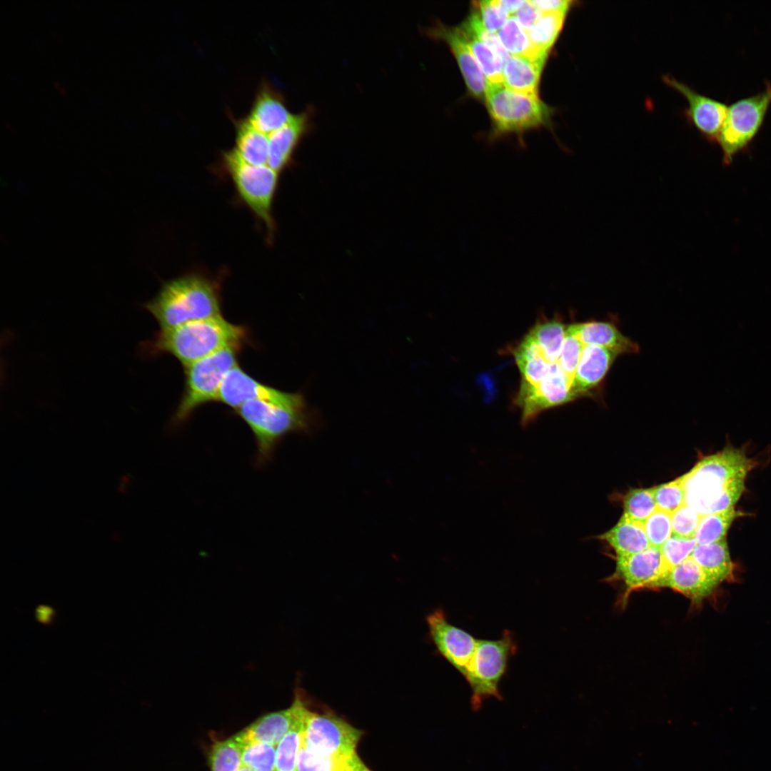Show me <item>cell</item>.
Wrapping results in <instances>:
<instances>
[{
	"mask_svg": "<svg viewBox=\"0 0 771 771\" xmlns=\"http://www.w3.org/2000/svg\"><path fill=\"white\" fill-rule=\"evenodd\" d=\"M755 465L743 448L732 445L703 458L682 475L686 504L701 515L735 507L744 492L746 477Z\"/></svg>",
	"mask_w": 771,
	"mask_h": 771,
	"instance_id": "1",
	"label": "cell"
},
{
	"mask_svg": "<svg viewBox=\"0 0 771 771\" xmlns=\"http://www.w3.org/2000/svg\"><path fill=\"white\" fill-rule=\"evenodd\" d=\"M249 331L220 315L161 329L140 344L139 352L147 358L170 354L185 367L225 348L244 347L250 343Z\"/></svg>",
	"mask_w": 771,
	"mask_h": 771,
	"instance_id": "2",
	"label": "cell"
},
{
	"mask_svg": "<svg viewBox=\"0 0 771 771\" xmlns=\"http://www.w3.org/2000/svg\"><path fill=\"white\" fill-rule=\"evenodd\" d=\"M221 285L204 275L192 273L164 281L156 296L143 307L161 330L221 315Z\"/></svg>",
	"mask_w": 771,
	"mask_h": 771,
	"instance_id": "3",
	"label": "cell"
},
{
	"mask_svg": "<svg viewBox=\"0 0 771 771\" xmlns=\"http://www.w3.org/2000/svg\"><path fill=\"white\" fill-rule=\"evenodd\" d=\"M234 411L253 435L256 446L255 463L259 467L271 460L277 445L286 435L308 432L314 418L305 397L286 404L249 400Z\"/></svg>",
	"mask_w": 771,
	"mask_h": 771,
	"instance_id": "4",
	"label": "cell"
},
{
	"mask_svg": "<svg viewBox=\"0 0 771 771\" xmlns=\"http://www.w3.org/2000/svg\"><path fill=\"white\" fill-rule=\"evenodd\" d=\"M243 347L229 346L184 368V386L172 416L177 426L188 420L201 406L218 401V392L226 373L238 364Z\"/></svg>",
	"mask_w": 771,
	"mask_h": 771,
	"instance_id": "5",
	"label": "cell"
},
{
	"mask_svg": "<svg viewBox=\"0 0 771 771\" xmlns=\"http://www.w3.org/2000/svg\"><path fill=\"white\" fill-rule=\"evenodd\" d=\"M221 161L239 198L263 224L271 238L276 228L272 207L280 173L268 164L256 166L247 163L234 148L223 151Z\"/></svg>",
	"mask_w": 771,
	"mask_h": 771,
	"instance_id": "6",
	"label": "cell"
},
{
	"mask_svg": "<svg viewBox=\"0 0 771 771\" xmlns=\"http://www.w3.org/2000/svg\"><path fill=\"white\" fill-rule=\"evenodd\" d=\"M517 650L514 635L508 630H505L497 640L478 639L472 662L464 677L471 690L470 707L473 711L479 710L490 698L503 700L500 684L510 659Z\"/></svg>",
	"mask_w": 771,
	"mask_h": 771,
	"instance_id": "7",
	"label": "cell"
},
{
	"mask_svg": "<svg viewBox=\"0 0 771 771\" xmlns=\"http://www.w3.org/2000/svg\"><path fill=\"white\" fill-rule=\"evenodd\" d=\"M771 106V84L757 94L740 99L728 106L717 139L722 163H732L738 153L747 150L760 132Z\"/></svg>",
	"mask_w": 771,
	"mask_h": 771,
	"instance_id": "8",
	"label": "cell"
},
{
	"mask_svg": "<svg viewBox=\"0 0 771 771\" xmlns=\"http://www.w3.org/2000/svg\"><path fill=\"white\" fill-rule=\"evenodd\" d=\"M485 100L496 130L500 133L521 131L545 124L551 114L538 95L518 93L503 84L488 81Z\"/></svg>",
	"mask_w": 771,
	"mask_h": 771,
	"instance_id": "9",
	"label": "cell"
},
{
	"mask_svg": "<svg viewBox=\"0 0 771 771\" xmlns=\"http://www.w3.org/2000/svg\"><path fill=\"white\" fill-rule=\"evenodd\" d=\"M362 734L331 711L318 712L308 707L303 744L317 756H346L356 752Z\"/></svg>",
	"mask_w": 771,
	"mask_h": 771,
	"instance_id": "10",
	"label": "cell"
},
{
	"mask_svg": "<svg viewBox=\"0 0 771 771\" xmlns=\"http://www.w3.org/2000/svg\"><path fill=\"white\" fill-rule=\"evenodd\" d=\"M425 621L429 638L436 651L465 677L472 662L478 639L465 630L451 624L441 608L429 613Z\"/></svg>",
	"mask_w": 771,
	"mask_h": 771,
	"instance_id": "11",
	"label": "cell"
},
{
	"mask_svg": "<svg viewBox=\"0 0 771 771\" xmlns=\"http://www.w3.org/2000/svg\"><path fill=\"white\" fill-rule=\"evenodd\" d=\"M304 397L301 392H286L260 382L238 364L225 376L218 392V401L236 410L249 400L286 404L296 402Z\"/></svg>",
	"mask_w": 771,
	"mask_h": 771,
	"instance_id": "12",
	"label": "cell"
},
{
	"mask_svg": "<svg viewBox=\"0 0 771 771\" xmlns=\"http://www.w3.org/2000/svg\"><path fill=\"white\" fill-rule=\"evenodd\" d=\"M662 80L686 99L687 106L684 114L690 125L707 141L717 143L728 106L697 92L671 76H664Z\"/></svg>",
	"mask_w": 771,
	"mask_h": 771,
	"instance_id": "13",
	"label": "cell"
},
{
	"mask_svg": "<svg viewBox=\"0 0 771 771\" xmlns=\"http://www.w3.org/2000/svg\"><path fill=\"white\" fill-rule=\"evenodd\" d=\"M305 697L303 690L297 687L288 708L262 716L234 737L243 745L253 741L278 745L304 714L307 707Z\"/></svg>",
	"mask_w": 771,
	"mask_h": 771,
	"instance_id": "14",
	"label": "cell"
},
{
	"mask_svg": "<svg viewBox=\"0 0 771 771\" xmlns=\"http://www.w3.org/2000/svg\"><path fill=\"white\" fill-rule=\"evenodd\" d=\"M314 109L308 106L301 111L292 114L288 121L268 135V165L278 171L288 166L301 143L313 128Z\"/></svg>",
	"mask_w": 771,
	"mask_h": 771,
	"instance_id": "15",
	"label": "cell"
},
{
	"mask_svg": "<svg viewBox=\"0 0 771 771\" xmlns=\"http://www.w3.org/2000/svg\"><path fill=\"white\" fill-rule=\"evenodd\" d=\"M720 583L689 557L657 581L655 588H670L690 599L696 606L712 595Z\"/></svg>",
	"mask_w": 771,
	"mask_h": 771,
	"instance_id": "16",
	"label": "cell"
},
{
	"mask_svg": "<svg viewBox=\"0 0 771 771\" xmlns=\"http://www.w3.org/2000/svg\"><path fill=\"white\" fill-rule=\"evenodd\" d=\"M427 34L447 43L457 60L470 92L476 98L485 99L488 81L471 53L460 28L451 29L438 24L428 29Z\"/></svg>",
	"mask_w": 771,
	"mask_h": 771,
	"instance_id": "17",
	"label": "cell"
},
{
	"mask_svg": "<svg viewBox=\"0 0 771 771\" xmlns=\"http://www.w3.org/2000/svg\"><path fill=\"white\" fill-rule=\"evenodd\" d=\"M616 573L628 589L655 588L665 574L660 549L650 546L636 554L617 555Z\"/></svg>",
	"mask_w": 771,
	"mask_h": 771,
	"instance_id": "18",
	"label": "cell"
},
{
	"mask_svg": "<svg viewBox=\"0 0 771 771\" xmlns=\"http://www.w3.org/2000/svg\"><path fill=\"white\" fill-rule=\"evenodd\" d=\"M291 115L281 92L268 81H262L246 116L250 122L269 135L285 124Z\"/></svg>",
	"mask_w": 771,
	"mask_h": 771,
	"instance_id": "19",
	"label": "cell"
},
{
	"mask_svg": "<svg viewBox=\"0 0 771 771\" xmlns=\"http://www.w3.org/2000/svg\"><path fill=\"white\" fill-rule=\"evenodd\" d=\"M618 355L601 346H584L572 383L574 400L588 394L603 381Z\"/></svg>",
	"mask_w": 771,
	"mask_h": 771,
	"instance_id": "20",
	"label": "cell"
},
{
	"mask_svg": "<svg viewBox=\"0 0 771 771\" xmlns=\"http://www.w3.org/2000/svg\"><path fill=\"white\" fill-rule=\"evenodd\" d=\"M567 329L583 345L601 346L618 355L639 352L638 345L610 322L590 321L575 323L567 326Z\"/></svg>",
	"mask_w": 771,
	"mask_h": 771,
	"instance_id": "21",
	"label": "cell"
},
{
	"mask_svg": "<svg viewBox=\"0 0 771 771\" xmlns=\"http://www.w3.org/2000/svg\"><path fill=\"white\" fill-rule=\"evenodd\" d=\"M235 129L234 148L247 163L260 166L268 163V135L256 128L247 116L229 115Z\"/></svg>",
	"mask_w": 771,
	"mask_h": 771,
	"instance_id": "22",
	"label": "cell"
},
{
	"mask_svg": "<svg viewBox=\"0 0 771 771\" xmlns=\"http://www.w3.org/2000/svg\"><path fill=\"white\" fill-rule=\"evenodd\" d=\"M690 557L720 584L735 580L736 565L731 559L726 538L709 544L697 545Z\"/></svg>",
	"mask_w": 771,
	"mask_h": 771,
	"instance_id": "23",
	"label": "cell"
},
{
	"mask_svg": "<svg viewBox=\"0 0 771 771\" xmlns=\"http://www.w3.org/2000/svg\"><path fill=\"white\" fill-rule=\"evenodd\" d=\"M545 60L510 56L503 66V84L518 93L538 95L540 76Z\"/></svg>",
	"mask_w": 771,
	"mask_h": 771,
	"instance_id": "24",
	"label": "cell"
},
{
	"mask_svg": "<svg viewBox=\"0 0 771 771\" xmlns=\"http://www.w3.org/2000/svg\"><path fill=\"white\" fill-rule=\"evenodd\" d=\"M615 550L618 556H626L644 551L650 547L644 524L624 515L618 523L600 536Z\"/></svg>",
	"mask_w": 771,
	"mask_h": 771,
	"instance_id": "25",
	"label": "cell"
},
{
	"mask_svg": "<svg viewBox=\"0 0 771 771\" xmlns=\"http://www.w3.org/2000/svg\"><path fill=\"white\" fill-rule=\"evenodd\" d=\"M368 767L356 752L338 757H321L312 754L303 744L298 755L296 771H362Z\"/></svg>",
	"mask_w": 771,
	"mask_h": 771,
	"instance_id": "26",
	"label": "cell"
},
{
	"mask_svg": "<svg viewBox=\"0 0 771 771\" xmlns=\"http://www.w3.org/2000/svg\"><path fill=\"white\" fill-rule=\"evenodd\" d=\"M487 81L503 84V63L500 58L464 23L460 28Z\"/></svg>",
	"mask_w": 771,
	"mask_h": 771,
	"instance_id": "27",
	"label": "cell"
},
{
	"mask_svg": "<svg viewBox=\"0 0 771 771\" xmlns=\"http://www.w3.org/2000/svg\"><path fill=\"white\" fill-rule=\"evenodd\" d=\"M745 513L735 507L710 514L702 515L694 538L697 545H705L725 538L736 518Z\"/></svg>",
	"mask_w": 771,
	"mask_h": 771,
	"instance_id": "28",
	"label": "cell"
},
{
	"mask_svg": "<svg viewBox=\"0 0 771 771\" xmlns=\"http://www.w3.org/2000/svg\"><path fill=\"white\" fill-rule=\"evenodd\" d=\"M503 46L511 56L530 59H546L548 53L537 49L514 16H510L498 34Z\"/></svg>",
	"mask_w": 771,
	"mask_h": 771,
	"instance_id": "29",
	"label": "cell"
},
{
	"mask_svg": "<svg viewBox=\"0 0 771 771\" xmlns=\"http://www.w3.org/2000/svg\"><path fill=\"white\" fill-rule=\"evenodd\" d=\"M308 711L307 705L303 716L298 720L276 747V771H296L298 755L303 742L306 719Z\"/></svg>",
	"mask_w": 771,
	"mask_h": 771,
	"instance_id": "30",
	"label": "cell"
},
{
	"mask_svg": "<svg viewBox=\"0 0 771 771\" xmlns=\"http://www.w3.org/2000/svg\"><path fill=\"white\" fill-rule=\"evenodd\" d=\"M566 14H541L535 25L526 33L532 44L539 51L548 53L558 39L563 26Z\"/></svg>",
	"mask_w": 771,
	"mask_h": 771,
	"instance_id": "31",
	"label": "cell"
},
{
	"mask_svg": "<svg viewBox=\"0 0 771 771\" xmlns=\"http://www.w3.org/2000/svg\"><path fill=\"white\" fill-rule=\"evenodd\" d=\"M243 745L233 736L216 742L211 747V771H238L242 765Z\"/></svg>",
	"mask_w": 771,
	"mask_h": 771,
	"instance_id": "32",
	"label": "cell"
},
{
	"mask_svg": "<svg viewBox=\"0 0 771 771\" xmlns=\"http://www.w3.org/2000/svg\"><path fill=\"white\" fill-rule=\"evenodd\" d=\"M623 508L625 516L644 524L657 510L652 489L638 488L630 490L624 498Z\"/></svg>",
	"mask_w": 771,
	"mask_h": 771,
	"instance_id": "33",
	"label": "cell"
},
{
	"mask_svg": "<svg viewBox=\"0 0 771 771\" xmlns=\"http://www.w3.org/2000/svg\"><path fill=\"white\" fill-rule=\"evenodd\" d=\"M276 745L257 741L243 745L242 765L253 771H276Z\"/></svg>",
	"mask_w": 771,
	"mask_h": 771,
	"instance_id": "34",
	"label": "cell"
},
{
	"mask_svg": "<svg viewBox=\"0 0 771 771\" xmlns=\"http://www.w3.org/2000/svg\"><path fill=\"white\" fill-rule=\"evenodd\" d=\"M652 489L657 509L672 513L686 503V491L682 476Z\"/></svg>",
	"mask_w": 771,
	"mask_h": 771,
	"instance_id": "35",
	"label": "cell"
},
{
	"mask_svg": "<svg viewBox=\"0 0 771 771\" xmlns=\"http://www.w3.org/2000/svg\"><path fill=\"white\" fill-rule=\"evenodd\" d=\"M697 545V543L694 538H682L672 534L660 548L665 574L671 568L690 557Z\"/></svg>",
	"mask_w": 771,
	"mask_h": 771,
	"instance_id": "36",
	"label": "cell"
},
{
	"mask_svg": "<svg viewBox=\"0 0 771 771\" xmlns=\"http://www.w3.org/2000/svg\"><path fill=\"white\" fill-rule=\"evenodd\" d=\"M584 346L585 345H583L574 335L570 333L566 328V334L560 354L557 360L553 363H552L556 365L567 376L571 383V389L573 380L575 376Z\"/></svg>",
	"mask_w": 771,
	"mask_h": 771,
	"instance_id": "37",
	"label": "cell"
},
{
	"mask_svg": "<svg viewBox=\"0 0 771 771\" xmlns=\"http://www.w3.org/2000/svg\"><path fill=\"white\" fill-rule=\"evenodd\" d=\"M650 546L660 549L672 534V513L657 509L644 523Z\"/></svg>",
	"mask_w": 771,
	"mask_h": 771,
	"instance_id": "38",
	"label": "cell"
},
{
	"mask_svg": "<svg viewBox=\"0 0 771 771\" xmlns=\"http://www.w3.org/2000/svg\"><path fill=\"white\" fill-rule=\"evenodd\" d=\"M473 4L483 27L490 32L500 29L510 17L500 0L475 1Z\"/></svg>",
	"mask_w": 771,
	"mask_h": 771,
	"instance_id": "39",
	"label": "cell"
},
{
	"mask_svg": "<svg viewBox=\"0 0 771 771\" xmlns=\"http://www.w3.org/2000/svg\"><path fill=\"white\" fill-rule=\"evenodd\" d=\"M701 516L685 503L672 513V534L682 538H694Z\"/></svg>",
	"mask_w": 771,
	"mask_h": 771,
	"instance_id": "40",
	"label": "cell"
},
{
	"mask_svg": "<svg viewBox=\"0 0 771 771\" xmlns=\"http://www.w3.org/2000/svg\"><path fill=\"white\" fill-rule=\"evenodd\" d=\"M541 13L530 3L526 1L523 6L518 9L514 17L520 26L527 32L537 22Z\"/></svg>",
	"mask_w": 771,
	"mask_h": 771,
	"instance_id": "41",
	"label": "cell"
},
{
	"mask_svg": "<svg viewBox=\"0 0 771 771\" xmlns=\"http://www.w3.org/2000/svg\"><path fill=\"white\" fill-rule=\"evenodd\" d=\"M530 3L541 13H563L566 14L573 7V1L570 0H543L530 1Z\"/></svg>",
	"mask_w": 771,
	"mask_h": 771,
	"instance_id": "42",
	"label": "cell"
},
{
	"mask_svg": "<svg viewBox=\"0 0 771 771\" xmlns=\"http://www.w3.org/2000/svg\"><path fill=\"white\" fill-rule=\"evenodd\" d=\"M54 615L53 609L47 605H39L36 610V616L38 620L44 624L49 623Z\"/></svg>",
	"mask_w": 771,
	"mask_h": 771,
	"instance_id": "43",
	"label": "cell"
},
{
	"mask_svg": "<svg viewBox=\"0 0 771 771\" xmlns=\"http://www.w3.org/2000/svg\"><path fill=\"white\" fill-rule=\"evenodd\" d=\"M500 4L503 6V7L505 9V11L508 13V14H510V16H511L512 14L515 13L518 9H520L523 6V4L526 2V1H522V0H515V1H505V0L502 1V0H500Z\"/></svg>",
	"mask_w": 771,
	"mask_h": 771,
	"instance_id": "44",
	"label": "cell"
},
{
	"mask_svg": "<svg viewBox=\"0 0 771 771\" xmlns=\"http://www.w3.org/2000/svg\"><path fill=\"white\" fill-rule=\"evenodd\" d=\"M238 771H253V770L252 769H251L250 767L242 765L241 767L238 769Z\"/></svg>",
	"mask_w": 771,
	"mask_h": 771,
	"instance_id": "45",
	"label": "cell"
},
{
	"mask_svg": "<svg viewBox=\"0 0 771 771\" xmlns=\"http://www.w3.org/2000/svg\"><path fill=\"white\" fill-rule=\"evenodd\" d=\"M362 771H371V770H370L369 769H368V768H367V769H366V770H362Z\"/></svg>",
	"mask_w": 771,
	"mask_h": 771,
	"instance_id": "46",
	"label": "cell"
}]
</instances>
